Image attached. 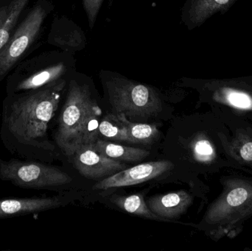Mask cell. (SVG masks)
I'll return each mask as SVG.
<instances>
[{
    "label": "cell",
    "instance_id": "1",
    "mask_svg": "<svg viewBox=\"0 0 252 251\" xmlns=\"http://www.w3.org/2000/svg\"><path fill=\"white\" fill-rule=\"evenodd\" d=\"M66 80L28 92L8 94L1 112L0 139L12 154L45 162L56 151L48 139L49 124L54 117Z\"/></svg>",
    "mask_w": 252,
    "mask_h": 251
},
{
    "label": "cell",
    "instance_id": "2",
    "mask_svg": "<svg viewBox=\"0 0 252 251\" xmlns=\"http://www.w3.org/2000/svg\"><path fill=\"white\" fill-rule=\"evenodd\" d=\"M101 115V109L93 98L90 85L75 78L70 79L54 134L56 147L65 156L72 157L82 146L95 143Z\"/></svg>",
    "mask_w": 252,
    "mask_h": 251
},
{
    "label": "cell",
    "instance_id": "3",
    "mask_svg": "<svg viewBox=\"0 0 252 251\" xmlns=\"http://www.w3.org/2000/svg\"><path fill=\"white\" fill-rule=\"evenodd\" d=\"M102 80L115 113L126 117L144 119L157 116L162 102L154 88L111 72H102Z\"/></svg>",
    "mask_w": 252,
    "mask_h": 251
},
{
    "label": "cell",
    "instance_id": "4",
    "mask_svg": "<svg viewBox=\"0 0 252 251\" xmlns=\"http://www.w3.org/2000/svg\"><path fill=\"white\" fill-rule=\"evenodd\" d=\"M0 180L26 190H50L70 184L72 178L60 168L40 161L0 157Z\"/></svg>",
    "mask_w": 252,
    "mask_h": 251
},
{
    "label": "cell",
    "instance_id": "5",
    "mask_svg": "<svg viewBox=\"0 0 252 251\" xmlns=\"http://www.w3.org/2000/svg\"><path fill=\"white\" fill-rule=\"evenodd\" d=\"M47 12L35 6L0 51V77L7 73L38 35Z\"/></svg>",
    "mask_w": 252,
    "mask_h": 251
},
{
    "label": "cell",
    "instance_id": "6",
    "mask_svg": "<svg viewBox=\"0 0 252 251\" xmlns=\"http://www.w3.org/2000/svg\"><path fill=\"white\" fill-rule=\"evenodd\" d=\"M195 81L213 100L240 110H252V75L232 79Z\"/></svg>",
    "mask_w": 252,
    "mask_h": 251
},
{
    "label": "cell",
    "instance_id": "7",
    "mask_svg": "<svg viewBox=\"0 0 252 251\" xmlns=\"http://www.w3.org/2000/svg\"><path fill=\"white\" fill-rule=\"evenodd\" d=\"M174 168L169 161L147 162L127 168L105 178L93 186V190H106L112 188L130 187L161 176Z\"/></svg>",
    "mask_w": 252,
    "mask_h": 251
},
{
    "label": "cell",
    "instance_id": "8",
    "mask_svg": "<svg viewBox=\"0 0 252 251\" xmlns=\"http://www.w3.org/2000/svg\"><path fill=\"white\" fill-rule=\"evenodd\" d=\"M73 158L74 166L81 175L90 179L107 178L127 169V165L100 153L94 144L82 146Z\"/></svg>",
    "mask_w": 252,
    "mask_h": 251
},
{
    "label": "cell",
    "instance_id": "9",
    "mask_svg": "<svg viewBox=\"0 0 252 251\" xmlns=\"http://www.w3.org/2000/svg\"><path fill=\"white\" fill-rule=\"evenodd\" d=\"M72 69H75L73 59L66 57L62 61L44 68L12 84L9 88L8 94L35 91L56 84L59 81L64 80L62 78L67 75L69 70H72Z\"/></svg>",
    "mask_w": 252,
    "mask_h": 251
},
{
    "label": "cell",
    "instance_id": "10",
    "mask_svg": "<svg viewBox=\"0 0 252 251\" xmlns=\"http://www.w3.org/2000/svg\"><path fill=\"white\" fill-rule=\"evenodd\" d=\"M63 203V198L59 196L0 199V220L51 210Z\"/></svg>",
    "mask_w": 252,
    "mask_h": 251
},
{
    "label": "cell",
    "instance_id": "11",
    "mask_svg": "<svg viewBox=\"0 0 252 251\" xmlns=\"http://www.w3.org/2000/svg\"><path fill=\"white\" fill-rule=\"evenodd\" d=\"M238 0H186L182 19L189 29L204 25L206 21L217 13H227Z\"/></svg>",
    "mask_w": 252,
    "mask_h": 251
},
{
    "label": "cell",
    "instance_id": "12",
    "mask_svg": "<svg viewBox=\"0 0 252 251\" xmlns=\"http://www.w3.org/2000/svg\"><path fill=\"white\" fill-rule=\"evenodd\" d=\"M192 200V197L187 192L181 190L153 196L147 200L146 203L151 212L168 221L176 219L185 213Z\"/></svg>",
    "mask_w": 252,
    "mask_h": 251
},
{
    "label": "cell",
    "instance_id": "13",
    "mask_svg": "<svg viewBox=\"0 0 252 251\" xmlns=\"http://www.w3.org/2000/svg\"><path fill=\"white\" fill-rule=\"evenodd\" d=\"M94 146L100 153L118 161L139 162L143 160L150 155L149 152L146 150L127 147L101 139H97L94 143Z\"/></svg>",
    "mask_w": 252,
    "mask_h": 251
},
{
    "label": "cell",
    "instance_id": "14",
    "mask_svg": "<svg viewBox=\"0 0 252 251\" xmlns=\"http://www.w3.org/2000/svg\"><path fill=\"white\" fill-rule=\"evenodd\" d=\"M110 200L120 209L131 215L147 219L167 221V220L160 218L151 212L142 194L129 196L113 195L111 197Z\"/></svg>",
    "mask_w": 252,
    "mask_h": 251
},
{
    "label": "cell",
    "instance_id": "15",
    "mask_svg": "<svg viewBox=\"0 0 252 251\" xmlns=\"http://www.w3.org/2000/svg\"><path fill=\"white\" fill-rule=\"evenodd\" d=\"M125 122L128 130V141L134 144H151L158 136L159 132L157 126L148 124L134 123L130 122L124 113H118Z\"/></svg>",
    "mask_w": 252,
    "mask_h": 251
},
{
    "label": "cell",
    "instance_id": "16",
    "mask_svg": "<svg viewBox=\"0 0 252 251\" xmlns=\"http://www.w3.org/2000/svg\"><path fill=\"white\" fill-rule=\"evenodd\" d=\"M99 132L108 139L128 141V130L118 113L106 115L99 124Z\"/></svg>",
    "mask_w": 252,
    "mask_h": 251
},
{
    "label": "cell",
    "instance_id": "17",
    "mask_svg": "<svg viewBox=\"0 0 252 251\" xmlns=\"http://www.w3.org/2000/svg\"><path fill=\"white\" fill-rule=\"evenodd\" d=\"M29 0H13L10 4L8 16L3 26L0 28V51L8 42L10 32L16 25V22L22 10Z\"/></svg>",
    "mask_w": 252,
    "mask_h": 251
},
{
    "label": "cell",
    "instance_id": "18",
    "mask_svg": "<svg viewBox=\"0 0 252 251\" xmlns=\"http://www.w3.org/2000/svg\"><path fill=\"white\" fill-rule=\"evenodd\" d=\"M193 154L195 159L200 162H206L210 159L213 154V148L210 141L199 139L193 144Z\"/></svg>",
    "mask_w": 252,
    "mask_h": 251
},
{
    "label": "cell",
    "instance_id": "19",
    "mask_svg": "<svg viewBox=\"0 0 252 251\" xmlns=\"http://www.w3.org/2000/svg\"><path fill=\"white\" fill-rule=\"evenodd\" d=\"M104 0H83L84 10L87 13L90 28H93L95 23L99 10Z\"/></svg>",
    "mask_w": 252,
    "mask_h": 251
},
{
    "label": "cell",
    "instance_id": "20",
    "mask_svg": "<svg viewBox=\"0 0 252 251\" xmlns=\"http://www.w3.org/2000/svg\"><path fill=\"white\" fill-rule=\"evenodd\" d=\"M241 155L245 160L252 161V142L247 143L241 147Z\"/></svg>",
    "mask_w": 252,
    "mask_h": 251
},
{
    "label": "cell",
    "instance_id": "21",
    "mask_svg": "<svg viewBox=\"0 0 252 251\" xmlns=\"http://www.w3.org/2000/svg\"><path fill=\"white\" fill-rule=\"evenodd\" d=\"M9 10H10V6H6V7H0V28L3 26L7 16H8Z\"/></svg>",
    "mask_w": 252,
    "mask_h": 251
}]
</instances>
